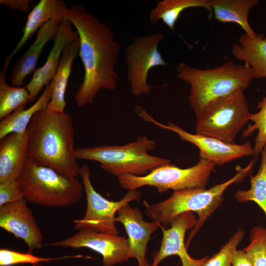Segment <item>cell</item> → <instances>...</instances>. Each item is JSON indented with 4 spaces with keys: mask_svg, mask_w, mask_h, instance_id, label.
I'll return each instance as SVG.
<instances>
[{
    "mask_svg": "<svg viewBox=\"0 0 266 266\" xmlns=\"http://www.w3.org/2000/svg\"><path fill=\"white\" fill-rule=\"evenodd\" d=\"M259 2L258 0H210L212 11L217 20L237 24L245 34L252 38L257 33L249 23L248 15L250 9Z\"/></svg>",
    "mask_w": 266,
    "mask_h": 266,
    "instance_id": "22",
    "label": "cell"
},
{
    "mask_svg": "<svg viewBox=\"0 0 266 266\" xmlns=\"http://www.w3.org/2000/svg\"><path fill=\"white\" fill-rule=\"evenodd\" d=\"M24 199L44 207H66L82 198L84 187L75 177L28 159L18 178Z\"/></svg>",
    "mask_w": 266,
    "mask_h": 266,
    "instance_id": "5",
    "label": "cell"
},
{
    "mask_svg": "<svg viewBox=\"0 0 266 266\" xmlns=\"http://www.w3.org/2000/svg\"><path fill=\"white\" fill-rule=\"evenodd\" d=\"M63 19H52L39 29L34 41L12 68L10 81L12 86H23L26 77L34 70L44 47L48 41L54 39Z\"/></svg>",
    "mask_w": 266,
    "mask_h": 266,
    "instance_id": "17",
    "label": "cell"
},
{
    "mask_svg": "<svg viewBox=\"0 0 266 266\" xmlns=\"http://www.w3.org/2000/svg\"><path fill=\"white\" fill-rule=\"evenodd\" d=\"M192 7L206 8L211 14L210 0H163L158 1L156 7L149 14L151 23L155 26L161 20L172 32L181 13L185 9Z\"/></svg>",
    "mask_w": 266,
    "mask_h": 266,
    "instance_id": "24",
    "label": "cell"
},
{
    "mask_svg": "<svg viewBox=\"0 0 266 266\" xmlns=\"http://www.w3.org/2000/svg\"><path fill=\"white\" fill-rule=\"evenodd\" d=\"M232 54L253 70L254 78H266V37L257 33L251 37L244 33L232 45Z\"/></svg>",
    "mask_w": 266,
    "mask_h": 266,
    "instance_id": "21",
    "label": "cell"
},
{
    "mask_svg": "<svg viewBox=\"0 0 266 266\" xmlns=\"http://www.w3.org/2000/svg\"><path fill=\"white\" fill-rule=\"evenodd\" d=\"M253 159L244 168L237 167V173L227 181L206 189L189 188L174 191L168 199L153 204L144 200L145 213L153 221L166 227L178 215L185 212H196L198 216L197 223L192 230L186 242L187 248L203 224L221 205L223 194L232 184L242 181L252 173L256 162Z\"/></svg>",
    "mask_w": 266,
    "mask_h": 266,
    "instance_id": "4",
    "label": "cell"
},
{
    "mask_svg": "<svg viewBox=\"0 0 266 266\" xmlns=\"http://www.w3.org/2000/svg\"><path fill=\"white\" fill-rule=\"evenodd\" d=\"M81 255L64 256L59 258H43L33 253H24L5 248L0 249V266H11L17 264H30L34 266L40 262H49L67 258L81 257Z\"/></svg>",
    "mask_w": 266,
    "mask_h": 266,
    "instance_id": "29",
    "label": "cell"
},
{
    "mask_svg": "<svg viewBox=\"0 0 266 266\" xmlns=\"http://www.w3.org/2000/svg\"><path fill=\"white\" fill-rule=\"evenodd\" d=\"M244 234V231L239 229L220 251L209 258L203 266H232L233 254Z\"/></svg>",
    "mask_w": 266,
    "mask_h": 266,
    "instance_id": "30",
    "label": "cell"
},
{
    "mask_svg": "<svg viewBox=\"0 0 266 266\" xmlns=\"http://www.w3.org/2000/svg\"><path fill=\"white\" fill-rule=\"evenodd\" d=\"M11 60L10 58L7 57L3 69L0 72V120L31 102L30 94L25 87L10 86L6 81V72Z\"/></svg>",
    "mask_w": 266,
    "mask_h": 266,
    "instance_id": "25",
    "label": "cell"
},
{
    "mask_svg": "<svg viewBox=\"0 0 266 266\" xmlns=\"http://www.w3.org/2000/svg\"><path fill=\"white\" fill-rule=\"evenodd\" d=\"M197 221L193 212H188L174 218L169 223V228L166 229L161 226L162 240L159 249L153 254V261L151 266H158L164 259L172 255L179 257L182 266H203L209 257L198 260L192 258L187 252L184 242L186 231L193 229Z\"/></svg>",
    "mask_w": 266,
    "mask_h": 266,
    "instance_id": "13",
    "label": "cell"
},
{
    "mask_svg": "<svg viewBox=\"0 0 266 266\" xmlns=\"http://www.w3.org/2000/svg\"><path fill=\"white\" fill-rule=\"evenodd\" d=\"M251 113L244 92L217 101L196 120V133L233 143L239 132L250 120Z\"/></svg>",
    "mask_w": 266,
    "mask_h": 266,
    "instance_id": "8",
    "label": "cell"
},
{
    "mask_svg": "<svg viewBox=\"0 0 266 266\" xmlns=\"http://www.w3.org/2000/svg\"><path fill=\"white\" fill-rule=\"evenodd\" d=\"M45 246L90 249L102 256L103 266H114L129 259L130 246L127 238L96 232L86 228H81L67 238L47 243Z\"/></svg>",
    "mask_w": 266,
    "mask_h": 266,
    "instance_id": "12",
    "label": "cell"
},
{
    "mask_svg": "<svg viewBox=\"0 0 266 266\" xmlns=\"http://www.w3.org/2000/svg\"><path fill=\"white\" fill-rule=\"evenodd\" d=\"M156 148L155 141L145 136H139L135 141L123 145L75 148L74 157L76 160L97 162L102 169L117 177L124 174L143 176L170 162L168 159L148 153Z\"/></svg>",
    "mask_w": 266,
    "mask_h": 266,
    "instance_id": "6",
    "label": "cell"
},
{
    "mask_svg": "<svg viewBox=\"0 0 266 266\" xmlns=\"http://www.w3.org/2000/svg\"><path fill=\"white\" fill-rule=\"evenodd\" d=\"M68 9L62 0H40L29 14L23 29V35L11 53V58L17 54L28 40L49 21L67 17Z\"/></svg>",
    "mask_w": 266,
    "mask_h": 266,
    "instance_id": "20",
    "label": "cell"
},
{
    "mask_svg": "<svg viewBox=\"0 0 266 266\" xmlns=\"http://www.w3.org/2000/svg\"><path fill=\"white\" fill-rule=\"evenodd\" d=\"M31 0H0V4L12 10H20L27 12L30 9Z\"/></svg>",
    "mask_w": 266,
    "mask_h": 266,
    "instance_id": "32",
    "label": "cell"
},
{
    "mask_svg": "<svg viewBox=\"0 0 266 266\" xmlns=\"http://www.w3.org/2000/svg\"><path fill=\"white\" fill-rule=\"evenodd\" d=\"M23 199L18 178H10L0 182V206Z\"/></svg>",
    "mask_w": 266,
    "mask_h": 266,
    "instance_id": "31",
    "label": "cell"
},
{
    "mask_svg": "<svg viewBox=\"0 0 266 266\" xmlns=\"http://www.w3.org/2000/svg\"><path fill=\"white\" fill-rule=\"evenodd\" d=\"M28 159L69 177L79 176L74 157V130L67 112L47 107L37 112L27 129Z\"/></svg>",
    "mask_w": 266,
    "mask_h": 266,
    "instance_id": "2",
    "label": "cell"
},
{
    "mask_svg": "<svg viewBox=\"0 0 266 266\" xmlns=\"http://www.w3.org/2000/svg\"><path fill=\"white\" fill-rule=\"evenodd\" d=\"M73 27L66 17L60 24L54 39L53 46L45 63L35 70L31 81L25 86L30 94L31 102L34 101L43 88L51 82L58 67L64 49L78 36L77 32Z\"/></svg>",
    "mask_w": 266,
    "mask_h": 266,
    "instance_id": "16",
    "label": "cell"
},
{
    "mask_svg": "<svg viewBox=\"0 0 266 266\" xmlns=\"http://www.w3.org/2000/svg\"><path fill=\"white\" fill-rule=\"evenodd\" d=\"M79 36L64 49L55 74L50 83L52 87L51 99L47 107L52 110L64 112L66 107L65 95L73 62L79 54Z\"/></svg>",
    "mask_w": 266,
    "mask_h": 266,
    "instance_id": "19",
    "label": "cell"
},
{
    "mask_svg": "<svg viewBox=\"0 0 266 266\" xmlns=\"http://www.w3.org/2000/svg\"><path fill=\"white\" fill-rule=\"evenodd\" d=\"M232 266H254V265L246 252L243 250H236L233 257Z\"/></svg>",
    "mask_w": 266,
    "mask_h": 266,
    "instance_id": "33",
    "label": "cell"
},
{
    "mask_svg": "<svg viewBox=\"0 0 266 266\" xmlns=\"http://www.w3.org/2000/svg\"><path fill=\"white\" fill-rule=\"evenodd\" d=\"M67 18L78 33L79 55L84 68L82 82L75 94L77 106L92 104L99 91L115 90L119 76L115 69L121 44L112 32L83 6L75 4L68 9Z\"/></svg>",
    "mask_w": 266,
    "mask_h": 266,
    "instance_id": "1",
    "label": "cell"
},
{
    "mask_svg": "<svg viewBox=\"0 0 266 266\" xmlns=\"http://www.w3.org/2000/svg\"><path fill=\"white\" fill-rule=\"evenodd\" d=\"M81 176L86 195L87 208L83 217L73 221L74 228L79 230L86 228L93 231L118 235L115 226V214L123 206L133 201H139L141 193L137 190H129L125 196L118 201L108 200L94 188L90 178L88 166L80 167Z\"/></svg>",
    "mask_w": 266,
    "mask_h": 266,
    "instance_id": "9",
    "label": "cell"
},
{
    "mask_svg": "<svg viewBox=\"0 0 266 266\" xmlns=\"http://www.w3.org/2000/svg\"><path fill=\"white\" fill-rule=\"evenodd\" d=\"M135 112L145 121L174 132L182 140L195 145L199 150L200 159L212 162L216 165H223L244 157L256 156L254 147L249 142L242 144L230 143L213 137L191 133L172 122H168L165 125L156 121L140 106L135 108Z\"/></svg>",
    "mask_w": 266,
    "mask_h": 266,
    "instance_id": "11",
    "label": "cell"
},
{
    "mask_svg": "<svg viewBox=\"0 0 266 266\" xmlns=\"http://www.w3.org/2000/svg\"><path fill=\"white\" fill-rule=\"evenodd\" d=\"M175 69L177 77L190 86L188 101L196 120L219 100L244 92L254 78L250 66L232 61L206 69L181 63Z\"/></svg>",
    "mask_w": 266,
    "mask_h": 266,
    "instance_id": "3",
    "label": "cell"
},
{
    "mask_svg": "<svg viewBox=\"0 0 266 266\" xmlns=\"http://www.w3.org/2000/svg\"><path fill=\"white\" fill-rule=\"evenodd\" d=\"M52 87L50 83L45 86L41 95L31 106L17 109L0 120V139L12 133H22L26 132L35 114L47 106L51 99Z\"/></svg>",
    "mask_w": 266,
    "mask_h": 266,
    "instance_id": "23",
    "label": "cell"
},
{
    "mask_svg": "<svg viewBox=\"0 0 266 266\" xmlns=\"http://www.w3.org/2000/svg\"><path fill=\"white\" fill-rule=\"evenodd\" d=\"M216 165L200 159L193 166L182 168L170 163L158 166L143 176L124 174L117 177L122 188L137 190L143 186L156 188L159 193L189 188L205 189Z\"/></svg>",
    "mask_w": 266,
    "mask_h": 266,
    "instance_id": "7",
    "label": "cell"
},
{
    "mask_svg": "<svg viewBox=\"0 0 266 266\" xmlns=\"http://www.w3.org/2000/svg\"><path fill=\"white\" fill-rule=\"evenodd\" d=\"M261 163L257 174L250 175L251 187L247 190H239L235 194L240 202L253 201L266 216V145L261 152Z\"/></svg>",
    "mask_w": 266,
    "mask_h": 266,
    "instance_id": "26",
    "label": "cell"
},
{
    "mask_svg": "<svg viewBox=\"0 0 266 266\" xmlns=\"http://www.w3.org/2000/svg\"><path fill=\"white\" fill-rule=\"evenodd\" d=\"M0 227L23 239L28 252L42 247V232L25 199L0 206Z\"/></svg>",
    "mask_w": 266,
    "mask_h": 266,
    "instance_id": "14",
    "label": "cell"
},
{
    "mask_svg": "<svg viewBox=\"0 0 266 266\" xmlns=\"http://www.w3.org/2000/svg\"><path fill=\"white\" fill-rule=\"evenodd\" d=\"M257 107L259 111L251 115L250 121L253 123L249 125L242 133L244 138L258 131L254 146L256 157L266 145V96L259 102Z\"/></svg>",
    "mask_w": 266,
    "mask_h": 266,
    "instance_id": "27",
    "label": "cell"
},
{
    "mask_svg": "<svg viewBox=\"0 0 266 266\" xmlns=\"http://www.w3.org/2000/svg\"><path fill=\"white\" fill-rule=\"evenodd\" d=\"M164 37L160 32L137 37L126 49L127 77L134 96L148 94L156 88L148 85V73L154 67L167 65L158 50V45Z\"/></svg>",
    "mask_w": 266,
    "mask_h": 266,
    "instance_id": "10",
    "label": "cell"
},
{
    "mask_svg": "<svg viewBox=\"0 0 266 266\" xmlns=\"http://www.w3.org/2000/svg\"><path fill=\"white\" fill-rule=\"evenodd\" d=\"M28 144L27 130L0 139V182L19 177L28 160Z\"/></svg>",
    "mask_w": 266,
    "mask_h": 266,
    "instance_id": "18",
    "label": "cell"
},
{
    "mask_svg": "<svg viewBox=\"0 0 266 266\" xmlns=\"http://www.w3.org/2000/svg\"><path fill=\"white\" fill-rule=\"evenodd\" d=\"M250 241L243 250L250 256L254 266H266V228L258 226L252 229Z\"/></svg>",
    "mask_w": 266,
    "mask_h": 266,
    "instance_id": "28",
    "label": "cell"
},
{
    "mask_svg": "<svg viewBox=\"0 0 266 266\" xmlns=\"http://www.w3.org/2000/svg\"><path fill=\"white\" fill-rule=\"evenodd\" d=\"M117 214L115 222L123 225L128 236L129 259H136L138 266H151L146 259L147 245L152 234L162 225L156 221H144L140 210L132 207L129 204L121 208Z\"/></svg>",
    "mask_w": 266,
    "mask_h": 266,
    "instance_id": "15",
    "label": "cell"
}]
</instances>
